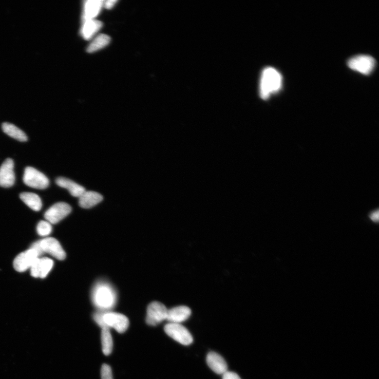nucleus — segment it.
Segmentation results:
<instances>
[{
	"instance_id": "obj_8",
	"label": "nucleus",
	"mask_w": 379,
	"mask_h": 379,
	"mask_svg": "<svg viewBox=\"0 0 379 379\" xmlns=\"http://www.w3.org/2000/svg\"><path fill=\"white\" fill-rule=\"evenodd\" d=\"M168 309L162 303L155 301L147 308L146 323L151 326H156L166 320Z\"/></svg>"
},
{
	"instance_id": "obj_24",
	"label": "nucleus",
	"mask_w": 379,
	"mask_h": 379,
	"mask_svg": "<svg viewBox=\"0 0 379 379\" xmlns=\"http://www.w3.org/2000/svg\"><path fill=\"white\" fill-rule=\"evenodd\" d=\"M101 379H113L112 369L109 365L104 364L101 368Z\"/></svg>"
},
{
	"instance_id": "obj_27",
	"label": "nucleus",
	"mask_w": 379,
	"mask_h": 379,
	"mask_svg": "<svg viewBox=\"0 0 379 379\" xmlns=\"http://www.w3.org/2000/svg\"><path fill=\"white\" fill-rule=\"evenodd\" d=\"M370 218L373 222H377L378 221V211L376 210L375 212L371 213Z\"/></svg>"
},
{
	"instance_id": "obj_10",
	"label": "nucleus",
	"mask_w": 379,
	"mask_h": 379,
	"mask_svg": "<svg viewBox=\"0 0 379 379\" xmlns=\"http://www.w3.org/2000/svg\"><path fill=\"white\" fill-rule=\"evenodd\" d=\"M38 258L40 257L34 249L30 248L21 253L15 258L13 262L14 268L17 272H25L30 269L34 262Z\"/></svg>"
},
{
	"instance_id": "obj_14",
	"label": "nucleus",
	"mask_w": 379,
	"mask_h": 379,
	"mask_svg": "<svg viewBox=\"0 0 379 379\" xmlns=\"http://www.w3.org/2000/svg\"><path fill=\"white\" fill-rule=\"evenodd\" d=\"M206 363L210 368L218 374H223L228 371V365L223 357L215 352L207 354Z\"/></svg>"
},
{
	"instance_id": "obj_5",
	"label": "nucleus",
	"mask_w": 379,
	"mask_h": 379,
	"mask_svg": "<svg viewBox=\"0 0 379 379\" xmlns=\"http://www.w3.org/2000/svg\"><path fill=\"white\" fill-rule=\"evenodd\" d=\"M102 319L105 326L113 328L120 333L125 332L129 326L128 318L119 313L103 312Z\"/></svg>"
},
{
	"instance_id": "obj_17",
	"label": "nucleus",
	"mask_w": 379,
	"mask_h": 379,
	"mask_svg": "<svg viewBox=\"0 0 379 379\" xmlns=\"http://www.w3.org/2000/svg\"><path fill=\"white\" fill-rule=\"evenodd\" d=\"M102 26V23L99 20L92 19L84 21L81 29V35L84 39L89 40L101 29Z\"/></svg>"
},
{
	"instance_id": "obj_11",
	"label": "nucleus",
	"mask_w": 379,
	"mask_h": 379,
	"mask_svg": "<svg viewBox=\"0 0 379 379\" xmlns=\"http://www.w3.org/2000/svg\"><path fill=\"white\" fill-rule=\"evenodd\" d=\"M53 261L48 258H38L30 268L31 275L34 278H45L53 266Z\"/></svg>"
},
{
	"instance_id": "obj_23",
	"label": "nucleus",
	"mask_w": 379,
	"mask_h": 379,
	"mask_svg": "<svg viewBox=\"0 0 379 379\" xmlns=\"http://www.w3.org/2000/svg\"><path fill=\"white\" fill-rule=\"evenodd\" d=\"M52 230L51 224L47 221H41L37 224L36 231L40 236L45 237L50 235Z\"/></svg>"
},
{
	"instance_id": "obj_22",
	"label": "nucleus",
	"mask_w": 379,
	"mask_h": 379,
	"mask_svg": "<svg viewBox=\"0 0 379 379\" xmlns=\"http://www.w3.org/2000/svg\"><path fill=\"white\" fill-rule=\"evenodd\" d=\"M111 41V37L104 34L99 35L89 45L87 49L88 53H93L107 46Z\"/></svg>"
},
{
	"instance_id": "obj_1",
	"label": "nucleus",
	"mask_w": 379,
	"mask_h": 379,
	"mask_svg": "<svg viewBox=\"0 0 379 379\" xmlns=\"http://www.w3.org/2000/svg\"><path fill=\"white\" fill-rule=\"evenodd\" d=\"M91 297L93 305L100 311H109L117 304L116 292L107 282L100 281L97 283L92 291Z\"/></svg>"
},
{
	"instance_id": "obj_2",
	"label": "nucleus",
	"mask_w": 379,
	"mask_h": 379,
	"mask_svg": "<svg viewBox=\"0 0 379 379\" xmlns=\"http://www.w3.org/2000/svg\"><path fill=\"white\" fill-rule=\"evenodd\" d=\"M282 78L275 69L269 67L262 73L260 84V95L263 100H267L272 94L278 92L281 88Z\"/></svg>"
},
{
	"instance_id": "obj_21",
	"label": "nucleus",
	"mask_w": 379,
	"mask_h": 379,
	"mask_svg": "<svg viewBox=\"0 0 379 379\" xmlns=\"http://www.w3.org/2000/svg\"><path fill=\"white\" fill-rule=\"evenodd\" d=\"M101 343L102 351L104 355H110L113 350V343L110 329L104 328L101 331Z\"/></svg>"
},
{
	"instance_id": "obj_26",
	"label": "nucleus",
	"mask_w": 379,
	"mask_h": 379,
	"mask_svg": "<svg viewBox=\"0 0 379 379\" xmlns=\"http://www.w3.org/2000/svg\"><path fill=\"white\" fill-rule=\"evenodd\" d=\"M117 2V0H108V1L104 2V7L107 9H111Z\"/></svg>"
},
{
	"instance_id": "obj_9",
	"label": "nucleus",
	"mask_w": 379,
	"mask_h": 379,
	"mask_svg": "<svg viewBox=\"0 0 379 379\" xmlns=\"http://www.w3.org/2000/svg\"><path fill=\"white\" fill-rule=\"evenodd\" d=\"M71 206L65 202H58L46 212L45 218L51 224H56L67 217L71 212Z\"/></svg>"
},
{
	"instance_id": "obj_12",
	"label": "nucleus",
	"mask_w": 379,
	"mask_h": 379,
	"mask_svg": "<svg viewBox=\"0 0 379 379\" xmlns=\"http://www.w3.org/2000/svg\"><path fill=\"white\" fill-rule=\"evenodd\" d=\"M15 181L14 172V162L11 159H7L0 167V186L10 187Z\"/></svg>"
},
{
	"instance_id": "obj_25",
	"label": "nucleus",
	"mask_w": 379,
	"mask_h": 379,
	"mask_svg": "<svg viewBox=\"0 0 379 379\" xmlns=\"http://www.w3.org/2000/svg\"><path fill=\"white\" fill-rule=\"evenodd\" d=\"M222 375L223 379H241L238 374L234 372L227 371Z\"/></svg>"
},
{
	"instance_id": "obj_18",
	"label": "nucleus",
	"mask_w": 379,
	"mask_h": 379,
	"mask_svg": "<svg viewBox=\"0 0 379 379\" xmlns=\"http://www.w3.org/2000/svg\"><path fill=\"white\" fill-rule=\"evenodd\" d=\"M79 205L84 209L91 208L103 200L100 194L94 192H85L79 198Z\"/></svg>"
},
{
	"instance_id": "obj_6",
	"label": "nucleus",
	"mask_w": 379,
	"mask_h": 379,
	"mask_svg": "<svg viewBox=\"0 0 379 379\" xmlns=\"http://www.w3.org/2000/svg\"><path fill=\"white\" fill-rule=\"evenodd\" d=\"M375 64L374 59L368 55L355 56L348 61L349 68L365 75L370 74L373 71Z\"/></svg>"
},
{
	"instance_id": "obj_19",
	"label": "nucleus",
	"mask_w": 379,
	"mask_h": 379,
	"mask_svg": "<svg viewBox=\"0 0 379 379\" xmlns=\"http://www.w3.org/2000/svg\"><path fill=\"white\" fill-rule=\"evenodd\" d=\"M4 132L9 136L21 142H26L28 140L26 134L13 124L5 122L2 125Z\"/></svg>"
},
{
	"instance_id": "obj_13",
	"label": "nucleus",
	"mask_w": 379,
	"mask_h": 379,
	"mask_svg": "<svg viewBox=\"0 0 379 379\" xmlns=\"http://www.w3.org/2000/svg\"><path fill=\"white\" fill-rule=\"evenodd\" d=\"M192 310L188 307L181 306L168 310L166 320L170 323L180 324L191 317Z\"/></svg>"
},
{
	"instance_id": "obj_16",
	"label": "nucleus",
	"mask_w": 379,
	"mask_h": 379,
	"mask_svg": "<svg viewBox=\"0 0 379 379\" xmlns=\"http://www.w3.org/2000/svg\"><path fill=\"white\" fill-rule=\"evenodd\" d=\"M104 3L101 0H89L84 3L83 20L84 21L94 19L100 13Z\"/></svg>"
},
{
	"instance_id": "obj_7",
	"label": "nucleus",
	"mask_w": 379,
	"mask_h": 379,
	"mask_svg": "<svg viewBox=\"0 0 379 379\" xmlns=\"http://www.w3.org/2000/svg\"><path fill=\"white\" fill-rule=\"evenodd\" d=\"M23 180L25 184L37 189H45L50 184L49 179L44 174L30 166L26 168Z\"/></svg>"
},
{
	"instance_id": "obj_20",
	"label": "nucleus",
	"mask_w": 379,
	"mask_h": 379,
	"mask_svg": "<svg viewBox=\"0 0 379 379\" xmlns=\"http://www.w3.org/2000/svg\"><path fill=\"white\" fill-rule=\"evenodd\" d=\"M20 198L26 205L35 212H39L42 206L40 197L35 194L24 193L20 195Z\"/></svg>"
},
{
	"instance_id": "obj_4",
	"label": "nucleus",
	"mask_w": 379,
	"mask_h": 379,
	"mask_svg": "<svg viewBox=\"0 0 379 379\" xmlns=\"http://www.w3.org/2000/svg\"><path fill=\"white\" fill-rule=\"evenodd\" d=\"M164 330L167 335L184 346L191 345L194 342L191 332L180 324L168 323L165 326Z\"/></svg>"
},
{
	"instance_id": "obj_15",
	"label": "nucleus",
	"mask_w": 379,
	"mask_h": 379,
	"mask_svg": "<svg viewBox=\"0 0 379 379\" xmlns=\"http://www.w3.org/2000/svg\"><path fill=\"white\" fill-rule=\"evenodd\" d=\"M55 181L56 184L59 186L67 188L74 197L79 198L86 191L85 188L81 185L64 177H59L56 179Z\"/></svg>"
},
{
	"instance_id": "obj_3",
	"label": "nucleus",
	"mask_w": 379,
	"mask_h": 379,
	"mask_svg": "<svg viewBox=\"0 0 379 379\" xmlns=\"http://www.w3.org/2000/svg\"><path fill=\"white\" fill-rule=\"evenodd\" d=\"M37 253L39 257L48 254L59 260H65L66 252L63 250L59 242L53 238H46L36 241L30 247Z\"/></svg>"
}]
</instances>
